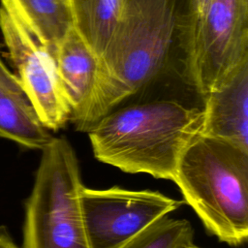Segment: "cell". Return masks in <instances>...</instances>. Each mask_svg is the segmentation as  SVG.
<instances>
[{"instance_id":"obj_12","label":"cell","mask_w":248,"mask_h":248,"mask_svg":"<svg viewBox=\"0 0 248 248\" xmlns=\"http://www.w3.org/2000/svg\"><path fill=\"white\" fill-rule=\"evenodd\" d=\"M123 4L124 0H68L72 26L98 60L114 35Z\"/></svg>"},{"instance_id":"obj_7","label":"cell","mask_w":248,"mask_h":248,"mask_svg":"<svg viewBox=\"0 0 248 248\" xmlns=\"http://www.w3.org/2000/svg\"><path fill=\"white\" fill-rule=\"evenodd\" d=\"M0 30L16 76L41 123L51 131L63 128L72 112L53 54L2 5Z\"/></svg>"},{"instance_id":"obj_9","label":"cell","mask_w":248,"mask_h":248,"mask_svg":"<svg viewBox=\"0 0 248 248\" xmlns=\"http://www.w3.org/2000/svg\"><path fill=\"white\" fill-rule=\"evenodd\" d=\"M53 56L71 108V121L77 127L89 107L99 60L73 26L57 45Z\"/></svg>"},{"instance_id":"obj_2","label":"cell","mask_w":248,"mask_h":248,"mask_svg":"<svg viewBox=\"0 0 248 248\" xmlns=\"http://www.w3.org/2000/svg\"><path fill=\"white\" fill-rule=\"evenodd\" d=\"M203 121V103L155 98L116 107L87 134L100 162L173 180L180 156L202 134Z\"/></svg>"},{"instance_id":"obj_10","label":"cell","mask_w":248,"mask_h":248,"mask_svg":"<svg viewBox=\"0 0 248 248\" xmlns=\"http://www.w3.org/2000/svg\"><path fill=\"white\" fill-rule=\"evenodd\" d=\"M0 138L31 149H44L52 140L41 123L17 78L0 59Z\"/></svg>"},{"instance_id":"obj_1","label":"cell","mask_w":248,"mask_h":248,"mask_svg":"<svg viewBox=\"0 0 248 248\" xmlns=\"http://www.w3.org/2000/svg\"><path fill=\"white\" fill-rule=\"evenodd\" d=\"M187 0H124L114 35L98 62L89 107L78 131L88 132L105 114L162 76L180 47Z\"/></svg>"},{"instance_id":"obj_4","label":"cell","mask_w":248,"mask_h":248,"mask_svg":"<svg viewBox=\"0 0 248 248\" xmlns=\"http://www.w3.org/2000/svg\"><path fill=\"white\" fill-rule=\"evenodd\" d=\"M25 202L23 248H89L79 205L83 186L76 152L64 138L41 150Z\"/></svg>"},{"instance_id":"obj_15","label":"cell","mask_w":248,"mask_h":248,"mask_svg":"<svg viewBox=\"0 0 248 248\" xmlns=\"http://www.w3.org/2000/svg\"><path fill=\"white\" fill-rule=\"evenodd\" d=\"M0 248H18L7 229L0 226Z\"/></svg>"},{"instance_id":"obj_6","label":"cell","mask_w":248,"mask_h":248,"mask_svg":"<svg viewBox=\"0 0 248 248\" xmlns=\"http://www.w3.org/2000/svg\"><path fill=\"white\" fill-rule=\"evenodd\" d=\"M183 203L158 191L118 186L79 191L81 217L89 248H123L145 227Z\"/></svg>"},{"instance_id":"obj_8","label":"cell","mask_w":248,"mask_h":248,"mask_svg":"<svg viewBox=\"0 0 248 248\" xmlns=\"http://www.w3.org/2000/svg\"><path fill=\"white\" fill-rule=\"evenodd\" d=\"M201 135L218 138L248 150V59L204 97Z\"/></svg>"},{"instance_id":"obj_3","label":"cell","mask_w":248,"mask_h":248,"mask_svg":"<svg viewBox=\"0 0 248 248\" xmlns=\"http://www.w3.org/2000/svg\"><path fill=\"white\" fill-rule=\"evenodd\" d=\"M208 232L231 246L248 237V150L199 135L183 151L173 180Z\"/></svg>"},{"instance_id":"obj_17","label":"cell","mask_w":248,"mask_h":248,"mask_svg":"<svg viewBox=\"0 0 248 248\" xmlns=\"http://www.w3.org/2000/svg\"></svg>"},{"instance_id":"obj_13","label":"cell","mask_w":248,"mask_h":248,"mask_svg":"<svg viewBox=\"0 0 248 248\" xmlns=\"http://www.w3.org/2000/svg\"><path fill=\"white\" fill-rule=\"evenodd\" d=\"M194 230L186 219L168 215L145 227L123 248H184L193 244Z\"/></svg>"},{"instance_id":"obj_5","label":"cell","mask_w":248,"mask_h":248,"mask_svg":"<svg viewBox=\"0 0 248 248\" xmlns=\"http://www.w3.org/2000/svg\"><path fill=\"white\" fill-rule=\"evenodd\" d=\"M248 59V0H213L183 56L184 76L203 101Z\"/></svg>"},{"instance_id":"obj_16","label":"cell","mask_w":248,"mask_h":248,"mask_svg":"<svg viewBox=\"0 0 248 248\" xmlns=\"http://www.w3.org/2000/svg\"><path fill=\"white\" fill-rule=\"evenodd\" d=\"M184 248H202V247H198V246H196V245L193 243V244H191V245H189V246H186V247H184Z\"/></svg>"},{"instance_id":"obj_11","label":"cell","mask_w":248,"mask_h":248,"mask_svg":"<svg viewBox=\"0 0 248 248\" xmlns=\"http://www.w3.org/2000/svg\"><path fill=\"white\" fill-rule=\"evenodd\" d=\"M52 54L72 27L68 0H0Z\"/></svg>"},{"instance_id":"obj_14","label":"cell","mask_w":248,"mask_h":248,"mask_svg":"<svg viewBox=\"0 0 248 248\" xmlns=\"http://www.w3.org/2000/svg\"><path fill=\"white\" fill-rule=\"evenodd\" d=\"M213 0H187L185 18L181 36V52L182 59L191 46L198 30L211 5Z\"/></svg>"}]
</instances>
